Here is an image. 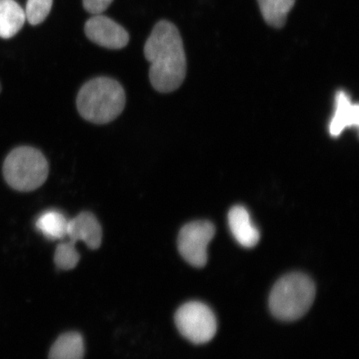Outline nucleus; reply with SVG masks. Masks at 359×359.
Instances as JSON below:
<instances>
[{
	"instance_id": "obj_4",
	"label": "nucleus",
	"mask_w": 359,
	"mask_h": 359,
	"mask_svg": "<svg viewBox=\"0 0 359 359\" xmlns=\"http://www.w3.org/2000/svg\"><path fill=\"white\" fill-rule=\"evenodd\" d=\"M3 173L13 189L32 191L46 182L48 163L41 151L31 147L13 149L4 161Z\"/></svg>"
},
{
	"instance_id": "obj_8",
	"label": "nucleus",
	"mask_w": 359,
	"mask_h": 359,
	"mask_svg": "<svg viewBox=\"0 0 359 359\" xmlns=\"http://www.w3.org/2000/svg\"><path fill=\"white\" fill-rule=\"evenodd\" d=\"M66 238L74 245L82 241L88 248L97 249L102 243L101 224L92 213H80L74 219H69Z\"/></svg>"
},
{
	"instance_id": "obj_5",
	"label": "nucleus",
	"mask_w": 359,
	"mask_h": 359,
	"mask_svg": "<svg viewBox=\"0 0 359 359\" xmlns=\"http://www.w3.org/2000/svg\"><path fill=\"white\" fill-rule=\"evenodd\" d=\"M177 329L191 343L202 344L212 340L217 331V321L208 305L192 302L184 304L175 314Z\"/></svg>"
},
{
	"instance_id": "obj_12",
	"label": "nucleus",
	"mask_w": 359,
	"mask_h": 359,
	"mask_svg": "<svg viewBox=\"0 0 359 359\" xmlns=\"http://www.w3.org/2000/svg\"><path fill=\"white\" fill-rule=\"evenodd\" d=\"M69 219L56 210H48L39 215L36 228L50 241H64L67 237Z\"/></svg>"
},
{
	"instance_id": "obj_14",
	"label": "nucleus",
	"mask_w": 359,
	"mask_h": 359,
	"mask_svg": "<svg viewBox=\"0 0 359 359\" xmlns=\"http://www.w3.org/2000/svg\"><path fill=\"white\" fill-rule=\"evenodd\" d=\"M258 3L264 21L275 28H282L295 0H258Z\"/></svg>"
},
{
	"instance_id": "obj_18",
	"label": "nucleus",
	"mask_w": 359,
	"mask_h": 359,
	"mask_svg": "<svg viewBox=\"0 0 359 359\" xmlns=\"http://www.w3.org/2000/svg\"><path fill=\"white\" fill-rule=\"evenodd\" d=\"M0 92H1V84H0Z\"/></svg>"
},
{
	"instance_id": "obj_10",
	"label": "nucleus",
	"mask_w": 359,
	"mask_h": 359,
	"mask_svg": "<svg viewBox=\"0 0 359 359\" xmlns=\"http://www.w3.org/2000/svg\"><path fill=\"white\" fill-rule=\"evenodd\" d=\"M359 106L353 103L347 93L340 90L335 95V110L330 123L332 137H338L345 129L358 128Z\"/></svg>"
},
{
	"instance_id": "obj_1",
	"label": "nucleus",
	"mask_w": 359,
	"mask_h": 359,
	"mask_svg": "<svg viewBox=\"0 0 359 359\" xmlns=\"http://www.w3.org/2000/svg\"><path fill=\"white\" fill-rule=\"evenodd\" d=\"M144 55L150 62V82L157 92L179 88L186 78L187 57L181 34L168 21L157 22L147 39Z\"/></svg>"
},
{
	"instance_id": "obj_6",
	"label": "nucleus",
	"mask_w": 359,
	"mask_h": 359,
	"mask_svg": "<svg viewBox=\"0 0 359 359\" xmlns=\"http://www.w3.org/2000/svg\"><path fill=\"white\" fill-rule=\"evenodd\" d=\"M215 233L214 224L208 221H196L185 224L178 236L180 254L191 266L204 267L208 259V247Z\"/></svg>"
},
{
	"instance_id": "obj_11",
	"label": "nucleus",
	"mask_w": 359,
	"mask_h": 359,
	"mask_svg": "<svg viewBox=\"0 0 359 359\" xmlns=\"http://www.w3.org/2000/svg\"><path fill=\"white\" fill-rule=\"evenodd\" d=\"M25 20V12L15 0H0V37H13L20 32Z\"/></svg>"
},
{
	"instance_id": "obj_13",
	"label": "nucleus",
	"mask_w": 359,
	"mask_h": 359,
	"mask_svg": "<svg viewBox=\"0 0 359 359\" xmlns=\"http://www.w3.org/2000/svg\"><path fill=\"white\" fill-rule=\"evenodd\" d=\"M84 342L78 333H67L62 334L53 344L49 359H83Z\"/></svg>"
},
{
	"instance_id": "obj_2",
	"label": "nucleus",
	"mask_w": 359,
	"mask_h": 359,
	"mask_svg": "<svg viewBox=\"0 0 359 359\" xmlns=\"http://www.w3.org/2000/svg\"><path fill=\"white\" fill-rule=\"evenodd\" d=\"M126 104L125 91L118 81L110 78L93 79L85 83L78 94L77 107L81 116L93 123L105 124L122 114Z\"/></svg>"
},
{
	"instance_id": "obj_9",
	"label": "nucleus",
	"mask_w": 359,
	"mask_h": 359,
	"mask_svg": "<svg viewBox=\"0 0 359 359\" xmlns=\"http://www.w3.org/2000/svg\"><path fill=\"white\" fill-rule=\"evenodd\" d=\"M228 223L233 236L241 246L253 248L259 243L260 233L243 205H235L230 210Z\"/></svg>"
},
{
	"instance_id": "obj_17",
	"label": "nucleus",
	"mask_w": 359,
	"mask_h": 359,
	"mask_svg": "<svg viewBox=\"0 0 359 359\" xmlns=\"http://www.w3.org/2000/svg\"><path fill=\"white\" fill-rule=\"evenodd\" d=\"M114 0H83L85 10L94 15L104 12Z\"/></svg>"
},
{
	"instance_id": "obj_15",
	"label": "nucleus",
	"mask_w": 359,
	"mask_h": 359,
	"mask_svg": "<svg viewBox=\"0 0 359 359\" xmlns=\"http://www.w3.org/2000/svg\"><path fill=\"white\" fill-rule=\"evenodd\" d=\"M79 254L76 245L69 241L62 242L55 250V260L57 266L65 271L74 269L79 262Z\"/></svg>"
},
{
	"instance_id": "obj_7",
	"label": "nucleus",
	"mask_w": 359,
	"mask_h": 359,
	"mask_svg": "<svg viewBox=\"0 0 359 359\" xmlns=\"http://www.w3.org/2000/svg\"><path fill=\"white\" fill-rule=\"evenodd\" d=\"M85 34L93 43L110 49L123 48L129 42V34L122 26L101 15L87 21Z\"/></svg>"
},
{
	"instance_id": "obj_3",
	"label": "nucleus",
	"mask_w": 359,
	"mask_h": 359,
	"mask_svg": "<svg viewBox=\"0 0 359 359\" xmlns=\"http://www.w3.org/2000/svg\"><path fill=\"white\" fill-rule=\"evenodd\" d=\"M316 294V285L311 278L302 273H291L273 286L269 309L278 320H297L311 308Z\"/></svg>"
},
{
	"instance_id": "obj_16",
	"label": "nucleus",
	"mask_w": 359,
	"mask_h": 359,
	"mask_svg": "<svg viewBox=\"0 0 359 359\" xmlns=\"http://www.w3.org/2000/svg\"><path fill=\"white\" fill-rule=\"evenodd\" d=\"M53 0H28L26 4L25 16L30 25L41 24L49 15Z\"/></svg>"
}]
</instances>
